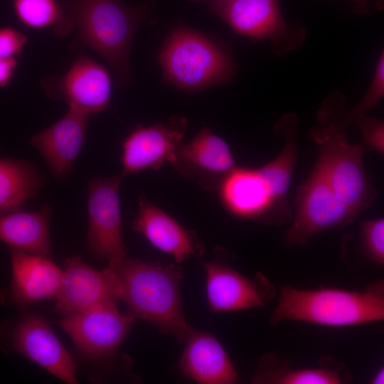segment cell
Instances as JSON below:
<instances>
[{
	"mask_svg": "<svg viewBox=\"0 0 384 384\" xmlns=\"http://www.w3.org/2000/svg\"><path fill=\"white\" fill-rule=\"evenodd\" d=\"M110 267L117 277L120 302L127 304V312L156 326L162 334L185 342L192 327L182 307L181 267L128 257Z\"/></svg>",
	"mask_w": 384,
	"mask_h": 384,
	"instance_id": "cell-1",
	"label": "cell"
},
{
	"mask_svg": "<svg viewBox=\"0 0 384 384\" xmlns=\"http://www.w3.org/2000/svg\"><path fill=\"white\" fill-rule=\"evenodd\" d=\"M76 29L74 44L103 58L122 86L131 82L129 53L139 26L151 7L128 5L120 0H63Z\"/></svg>",
	"mask_w": 384,
	"mask_h": 384,
	"instance_id": "cell-2",
	"label": "cell"
},
{
	"mask_svg": "<svg viewBox=\"0 0 384 384\" xmlns=\"http://www.w3.org/2000/svg\"><path fill=\"white\" fill-rule=\"evenodd\" d=\"M384 319V281L377 279L362 291L334 287L302 289L283 285L270 318L271 324L297 321L343 327Z\"/></svg>",
	"mask_w": 384,
	"mask_h": 384,
	"instance_id": "cell-3",
	"label": "cell"
},
{
	"mask_svg": "<svg viewBox=\"0 0 384 384\" xmlns=\"http://www.w3.org/2000/svg\"><path fill=\"white\" fill-rule=\"evenodd\" d=\"M159 61L165 78L188 91L228 82L235 72L232 55L225 47L185 26H177L170 33Z\"/></svg>",
	"mask_w": 384,
	"mask_h": 384,
	"instance_id": "cell-4",
	"label": "cell"
},
{
	"mask_svg": "<svg viewBox=\"0 0 384 384\" xmlns=\"http://www.w3.org/2000/svg\"><path fill=\"white\" fill-rule=\"evenodd\" d=\"M309 136L319 147L315 165L338 198L358 215L378 194L364 168L363 146L350 144L345 129L331 124L318 123Z\"/></svg>",
	"mask_w": 384,
	"mask_h": 384,
	"instance_id": "cell-5",
	"label": "cell"
},
{
	"mask_svg": "<svg viewBox=\"0 0 384 384\" xmlns=\"http://www.w3.org/2000/svg\"><path fill=\"white\" fill-rule=\"evenodd\" d=\"M235 32L256 41H268L274 54L285 55L302 47L304 27L288 23L279 0H206Z\"/></svg>",
	"mask_w": 384,
	"mask_h": 384,
	"instance_id": "cell-6",
	"label": "cell"
},
{
	"mask_svg": "<svg viewBox=\"0 0 384 384\" xmlns=\"http://www.w3.org/2000/svg\"><path fill=\"white\" fill-rule=\"evenodd\" d=\"M294 205L292 224L284 233L290 246L306 245L314 236L343 228L358 216L338 198L316 165L299 186Z\"/></svg>",
	"mask_w": 384,
	"mask_h": 384,
	"instance_id": "cell-7",
	"label": "cell"
},
{
	"mask_svg": "<svg viewBox=\"0 0 384 384\" xmlns=\"http://www.w3.org/2000/svg\"><path fill=\"white\" fill-rule=\"evenodd\" d=\"M121 173L90 181L87 189V245L97 257L114 266L127 256L122 233L119 187Z\"/></svg>",
	"mask_w": 384,
	"mask_h": 384,
	"instance_id": "cell-8",
	"label": "cell"
},
{
	"mask_svg": "<svg viewBox=\"0 0 384 384\" xmlns=\"http://www.w3.org/2000/svg\"><path fill=\"white\" fill-rule=\"evenodd\" d=\"M63 316L58 324L78 351L97 360L107 358L118 351L136 320L128 312L121 313L117 304L98 306Z\"/></svg>",
	"mask_w": 384,
	"mask_h": 384,
	"instance_id": "cell-9",
	"label": "cell"
},
{
	"mask_svg": "<svg viewBox=\"0 0 384 384\" xmlns=\"http://www.w3.org/2000/svg\"><path fill=\"white\" fill-rule=\"evenodd\" d=\"M5 330L4 337L14 352L66 383H78L73 356L45 318L36 314H26Z\"/></svg>",
	"mask_w": 384,
	"mask_h": 384,
	"instance_id": "cell-10",
	"label": "cell"
},
{
	"mask_svg": "<svg viewBox=\"0 0 384 384\" xmlns=\"http://www.w3.org/2000/svg\"><path fill=\"white\" fill-rule=\"evenodd\" d=\"M42 85L50 99L63 100L70 109L90 116L110 106V75L88 56H79L63 75L44 78Z\"/></svg>",
	"mask_w": 384,
	"mask_h": 384,
	"instance_id": "cell-11",
	"label": "cell"
},
{
	"mask_svg": "<svg viewBox=\"0 0 384 384\" xmlns=\"http://www.w3.org/2000/svg\"><path fill=\"white\" fill-rule=\"evenodd\" d=\"M206 275V297L214 313L234 312L265 306L276 296L270 280L261 272L253 278L213 260L202 265Z\"/></svg>",
	"mask_w": 384,
	"mask_h": 384,
	"instance_id": "cell-12",
	"label": "cell"
},
{
	"mask_svg": "<svg viewBox=\"0 0 384 384\" xmlns=\"http://www.w3.org/2000/svg\"><path fill=\"white\" fill-rule=\"evenodd\" d=\"M55 298V310L62 315L117 304L120 302L119 281L110 266L97 270L80 257L71 256L65 260L61 284Z\"/></svg>",
	"mask_w": 384,
	"mask_h": 384,
	"instance_id": "cell-13",
	"label": "cell"
},
{
	"mask_svg": "<svg viewBox=\"0 0 384 384\" xmlns=\"http://www.w3.org/2000/svg\"><path fill=\"white\" fill-rule=\"evenodd\" d=\"M187 120L174 116L164 123L134 129L122 144L121 162L125 176L160 169L164 162L173 164L186 130Z\"/></svg>",
	"mask_w": 384,
	"mask_h": 384,
	"instance_id": "cell-14",
	"label": "cell"
},
{
	"mask_svg": "<svg viewBox=\"0 0 384 384\" xmlns=\"http://www.w3.org/2000/svg\"><path fill=\"white\" fill-rule=\"evenodd\" d=\"M172 165L181 175L196 179L210 191L216 190L237 167L227 142L206 127L188 143L181 145Z\"/></svg>",
	"mask_w": 384,
	"mask_h": 384,
	"instance_id": "cell-15",
	"label": "cell"
},
{
	"mask_svg": "<svg viewBox=\"0 0 384 384\" xmlns=\"http://www.w3.org/2000/svg\"><path fill=\"white\" fill-rule=\"evenodd\" d=\"M216 191L233 215L268 225H282L266 182L257 169L236 167Z\"/></svg>",
	"mask_w": 384,
	"mask_h": 384,
	"instance_id": "cell-16",
	"label": "cell"
},
{
	"mask_svg": "<svg viewBox=\"0 0 384 384\" xmlns=\"http://www.w3.org/2000/svg\"><path fill=\"white\" fill-rule=\"evenodd\" d=\"M90 117L69 108L59 120L31 137V144L58 179H65L72 170L85 142Z\"/></svg>",
	"mask_w": 384,
	"mask_h": 384,
	"instance_id": "cell-17",
	"label": "cell"
},
{
	"mask_svg": "<svg viewBox=\"0 0 384 384\" xmlns=\"http://www.w3.org/2000/svg\"><path fill=\"white\" fill-rule=\"evenodd\" d=\"M132 228L156 248L172 256L176 262L199 257L205 251L196 233L182 226L143 194L139 196Z\"/></svg>",
	"mask_w": 384,
	"mask_h": 384,
	"instance_id": "cell-18",
	"label": "cell"
},
{
	"mask_svg": "<svg viewBox=\"0 0 384 384\" xmlns=\"http://www.w3.org/2000/svg\"><path fill=\"white\" fill-rule=\"evenodd\" d=\"M178 368L189 379L202 384H231L238 375L225 348L211 334L191 328Z\"/></svg>",
	"mask_w": 384,
	"mask_h": 384,
	"instance_id": "cell-19",
	"label": "cell"
},
{
	"mask_svg": "<svg viewBox=\"0 0 384 384\" xmlns=\"http://www.w3.org/2000/svg\"><path fill=\"white\" fill-rule=\"evenodd\" d=\"M12 277L10 299L17 304H29L55 297L63 270L48 258L11 250Z\"/></svg>",
	"mask_w": 384,
	"mask_h": 384,
	"instance_id": "cell-20",
	"label": "cell"
},
{
	"mask_svg": "<svg viewBox=\"0 0 384 384\" xmlns=\"http://www.w3.org/2000/svg\"><path fill=\"white\" fill-rule=\"evenodd\" d=\"M274 131L284 139L282 149L274 160L257 168V171L267 185L275 210L284 224L292 218L287 198L297 160V117L293 113L284 114L275 122Z\"/></svg>",
	"mask_w": 384,
	"mask_h": 384,
	"instance_id": "cell-21",
	"label": "cell"
},
{
	"mask_svg": "<svg viewBox=\"0 0 384 384\" xmlns=\"http://www.w3.org/2000/svg\"><path fill=\"white\" fill-rule=\"evenodd\" d=\"M51 206L37 211L0 215V240L13 250L52 258L50 236Z\"/></svg>",
	"mask_w": 384,
	"mask_h": 384,
	"instance_id": "cell-22",
	"label": "cell"
},
{
	"mask_svg": "<svg viewBox=\"0 0 384 384\" xmlns=\"http://www.w3.org/2000/svg\"><path fill=\"white\" fill-rule=\"evenodd\" d=\"M351 374L332 358L324 359L316 368H294L274 353L264 355L252 378L256 384H340L350 380Z\"/></svg>",
	"mask_w": 384,
	"mask_h": 384,
	"instance_id": "cell-23",
	"label": "cell"
},
{
	"mask_svg": "<svg viewBox=\"0 0 384 384\" xmlns=\"http://www.w3.org/2000/svg\"><path fill=\"white\" fill-rule=\"evenodd\" d=\"M46 183L36 164L0 158V215L19 210Z\"/></svg>",
	"mask_w": 384,
	"mask_h": 384,
	"instance_id": "cell-24",
	"label": "cell"
},
{
	"mask_svg": "<svg viewBox=\"0 0 384 384\" xmlns=\"http://www.w3.org/2000/svg\"><path fill=\"white\" fill-rule=\"evenodd\" d=\"M384 95V53L378 59L373 76L365 95L353 107H346L345 97L336 92L326 98L317 112L318 123H326L345 129L368 114Z\"/></svg>",
	"mask_w": 384,
	"mask_h": 384,
	"instance_id": "cell-25",
	"label": "cell"
},
{
	"mask_svg": "<svg viewBox=\"0 0 384 384\" xmlns=\"http://www.w3.org/2000/svg\"><path fill=\"white\" fill-rule=\"evenodd\" d=\"M13 9L19 22L28 28L50 29L59 38L66 37L74 29L60 0H13Z\"/></svg>",
	"mask_w": 384,
	"mask_h": 384,
	"instance_id": "cell-26",
	"label": "cell"
},
{
	"mask_svg": "<svg viewBox=\"0 0 384 384\" xmlns=\"http://www.w3.org/2000/svg\"><path fill=\"white\" fill-rule=\"evenodd\" d=\"M362 245L370 260L384 264V220L377 218L363 221L360 225Z\"/></svg>",
	"mask_w": 384,
	"mask_h": 384,
	"instance_id": "cell-27",
	"label": "cell"
},
{
	"mask_svg": "<svg viewBox=\"0 0 384 384\" xmlns=\"http://www.w3.org/2000/svg\"><path fill=\"white\" fill-rule=\"evenodd\" d=\"M360 129L365 146L370 151H384V123L379 118L368 114L354 123Z\"/></svg>",
	"mask_w": 384,
	"mask_h": 384,
	"instance_id": "cell-28",
	"label": "cell"
},
{
	"mask_svg": "<svg viewBox=\"0 0 384 384\" xmlns=\"http://www.w3.org/2000/svg\"><path fill=\"white\" fill-rule=\"evenodd\" d=\"M28 42L23 33L9 26L0 27V58H17Z\"/></svg>",
	"mask_w": 384,
	"mask_h": 384,
	"instance_id": "cell-29",
	"label": "cell"
},
{
	"mask_svg": "<svg viewBox=\"0 0 384 384\" xmlns=\"http://www.w3.org/2000/svg\"><path fill=\"white\" fill-rule=\"evenodd\" d=\"M17 68V58H0V88H4L9 85Z\"/></svg>",
	"mask_w": 384,
	"mask_h": 384,
	"instance_id": "cell-30",
	"label": "cell"
},
{
	"mask_svg": "<svg viewBox=\"0 0 384 384\" xmlns=\"http://www.w3.org/2000/svg\"><path fill=\"white\" fill-rule=\"evenodd\" d=\"M375 1L376 6L379 9L383 7V0H353L356 4V9L358 12H364L368 9V4Z\"/></svg>",
	"mask_w": 384,
	"mask_h": 384,
	"instance_id": "cell-31",
	"label": "cell"
},
{
	"mask_svg": "<svg viewBox=\"0 0 384 384\" xmlns=\"http://www.w3.org/2000/svg\"><path fill=\"white\" fill-rule=\"evenodd\" d=\"M370 383L372 384H383L384 383V368L380 367L375 373L373 375Z\"/></svg>",
	"mask_w": 384,
	"mask_h": 384,
	"instance_id": "cell-32",
	"label": "cell"
}]
</instances>
